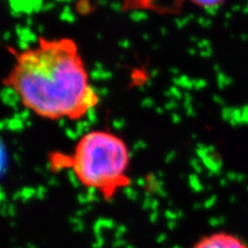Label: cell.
I'll return each mask as SVG.
<instances>
[{
    "instance_id": "1",
    "label": "cell",
    "mask_w": 248,
    "mask_h": 248,
    "mask_svg": "<svg viewBox=\"0 0 248 248\" xmlns=\"http://www.w3.org/2000/svg\"><path fill=\"white\" fill-rule=\"evenodd\" d=\"M3 84L30 112L48 120H80L99 103L78 45L68 37H40L15 52Z\"/></svg>"
},
{
    "instance_id": "2",
    "label": "cell",
    "mask_w": 248,
    "mask_h": 248,
    "mask_svg": "<svg viewBox=\"0 0 248 248\" xmlns=\"http://www.w3.org/2000/svg\"><path fill=\"white\" fill-rule=\"evenodd\" d=\"M50 165L56 170H72L78 182L107 202L130 185L128 147L123 139L108 129L85 134L72 153H52Z\"/></svg>"
},
{
    "instance_id": "3",
    "label": "cell",
    "mask_w": 248,
    "mask_h": 248,
    "mask_svg": "<svg viewBox=\"0 0 248 248\" xmlns=\"http://www.w3.org/2000/svg\"><path fill=\"white\" fill-rule=\"evenodd\" d=\"M191 248H248V244L234 232L217 231L198 239Z\"/></svg>"
},
{
    "instance_id": "4",
    "label": "cell",
    "mask_w": 248,
    "mask_h": 248,
    "mask_svg": "<svg viewBox=\"0 0 248 248\" xmlns=\"http://www.w3.org/2000/svg\"><path fill=\"white\" fill-rule=\"evenodd\" d=\"M186 1L196 6L202 7V9H214V7L222 4L224 0H186Z\"/></svg>"
},
{
    "instance_id": "5",
    "label": "cell",
    "mask_w": 248,
    "mask_h": 248,
    "mask_svg": "<svg viewBox=\"0 0 248 248\" xmlns=\"http://www.w3.org/2000/svg\"><path fill=\"white\" fill-rule=\"evenodd\" d=\"M5 165H6V151H5V147L2 140L0 138V174L3 172Z\"/></svg>"
},
{
    "instance_id": "6",
    "label": "cell",
    "mask_w": 248,
    "mask_h": 248,
    "mask_svg": "<svg viewBox=\"0 0 248 248\" xmlns=\"http://www.w3.org/2000/svg\"><path fill=\"white\" fill-rule=\"evenodd\" d=\"M81 13L84 14L90 10V0H81L80 1V7Z\"/></svg>"
}]
</instances>
